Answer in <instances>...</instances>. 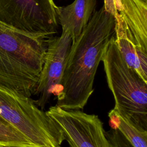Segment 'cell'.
I'll return each mask as SVG.
<instances>
[{"label": "cell", "mask_w": 147, "mask_h": 147, "mask_svg": "<svg viewBox=\"0 0 147 147\" xmlns=\"http://www.w3.org/2000/svg\"><path fill=\"white\" fill-rule=\"evenodd\" d=\"M114 17L103 6L72 42L56 106L66 110L84 109L94 92L97 69L105 47L114 35Z\"/></svg>", "instance_id": "6da1fadb"}, {"label": "cell", "mask_w": 147, "mask_h": 147, "mask_svg": "<svg viewBox=\"0 0 147 147\" xmlns=\"http://www.w3.org/2000/svg\"><path fill=\"white\" fill-rule=\"evenodd\" d=\"M52 35L26 32L0 21V84L35 94Z\"/></svg>", "instance_id": "7a4b0ae2"}, {"label": "cell", "mask_w": 147, "mask_h": 147, "mask_svg": "<svg viewBox=\"0 0 147 147\" xmlns=\"http://www.w3.org/2000/svg\"><path fill=\"white\" fill-rule=\"evenodd\" d=\"M101 61L114 99V109L138 129L147 131V82L127 65L114 36L105 47Z\"/></svg>", "instance_id": "3957f363"}, {"label": "cell", "mask_w": 147, "mask_h": 147, "mask_svg": "<svg viewBox=\"0 0 147 147\" xmlns=\"http://www.w3.org/2000/svg\"><path fill=\"white\" fill-rule=\"evenodd\" d=\"M0 117L36 147H60L64 141L62 130L34 100L1 84Z\"/></svg>", "instance_id": "277c9868"}, {"label": "cell", "mask_w": 147, "mask_h": 147, "mask_svg": "<svg viewBox=\"0 0 147 147\" xmlns=\"http://www.w3.org/2000/svg\"><path fill=\"white\" fill-rule=\"evenodd\" d=\"M114 41L127 65L147 82V0H114Z\"/></svg>", "instance_id": "5b68a950"}, {"label": "cell", "mask_w": 147, "mask_h": 147, "mask_svg": "<svg viewBox=\"0 0 147 147\" xmlns=\"http://www.w3.org/2000/svg\"><path fill=\"white\" fill-rule=\"evenodd\" d=\"M53 0H0V21L21 30L53 36L59 21Z\"/></svg>", "instance_id": "8992f818"}, {"label": "cell", "mask_w": 147, "mask_h": 147, "mask_svg": "<svg viewBox=\"0 0 147 147\" xmlns=\"http://www.w3.org/2000/svg\"><path fill=\"white\" fill-rule=\"evenodd\" d=\"M46 113L62 130L69 147H114L98 115L82 110H66L56 105Z\"/></svg>", "instance_id": "52a82bcc"}, {"label": "cell", "mask_w": 147, "mask_h": 147, "mask_svg": "<svg viewBox=\"0 0 147 147\" xmlns=\"http://www.w3.org/2000/svg\"><path fill=\"white\" fill-rule=\"evenodd\" d=\"M72 38L67 32H62L59 37L52 36L45 53L37 87L34 95H39L34 100L35 104L44 109L52 95L57 96L61 83L67 58L72 44Z\"/></svg>", "instance_id": "ba28073f"}, {"label": "cell", "mask_w": 147, "mask_h": 147, "mask_svg": "<svg viewBox=\"0 0 147 147\" xmlns=\"http://www.w3.org/2000/svg\"><path fill=\"white\" fill-rule=\"evenodd\" d=\"M96 0H75L72 3L56 7L62 32H68L74 42L80 35L96 11Z\"/></svg>", "instance_id": "9c48e42d"}, {"label": "cell", "mask_w": 147, "mask_h": 147, "mask_svg": "<svg viewBox=\"0 0 147 147\" xmlns=\"http://www.w3.org/2000/svg\"><path fill=\"white\" fill-rule=\"evenodd\" d=\"M108 117L111 129L118 130L133 147H147V131L138 129L114 109Z\"/></svg>", "instance_id": "30bf717a"}, {"label": "cell", "mask_w": 147, "mask_h": 147, "mask_svg": "<svg viewBox=\"0 0 147 147\" xmlns=\"http://www.w3.org/2000/svg\"><path fill=\"white\" fill-rule=\"evenodd\" d=\"M0 147H36L0 117Z\"/></svg>", "instance_id": "8fae6325"}, {"label": "cell", "mask_w": 147, "mask_h": 147, "mask_svg": "<svg viewBox=\"0 0 147 147\" xmlns=\"http://www.w3.org/2000/svg\"><path fill=\"white\" fill-rule=\"evenodd\" d=\"M106 135L114 147H133L117 129H111Z\"/></svg>", "instance_id": "7c38bea8"}, {"label": "cell", "mask_w": 147, "mask_h": 147, "mask_svg": "<svg viewBox=\"0 0 147 147\" xmlns=\"http://www.w3.org/2000/svg\"><path fill=\"white\" fill-rule=\"evenodd\" d=\"M103 7L105 10L114 16L115 10L114 7V0H104Z\"/></svg>", "instance_id": "4fadbf2b"}, {"label": "cell", "mask_w": 147, "mask_h": 147, "mask_svg": "<svg viewBox=\"0 0 147 147\" xmlns=\"http://www.w3.org/2000/svg\"><path fill=\"white\" fill-rule=\"evenodd\" d=\"M60 147H61V146H60Z\"/></svg>", "instance_id": "5bb4252c"}]
</instances>
